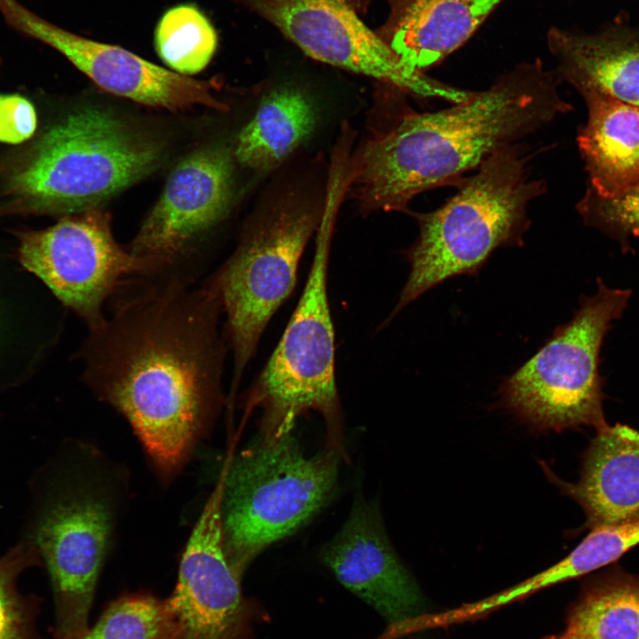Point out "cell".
Segmentation results:
<instances>
[{
	"mask_svg": "<svg viewBox=\"0 0 639 639\" xmlns=\"http://www.w3.org/2000/svg\"><path fill=\"white\" fill-rule=\"evenodd\" d=\"M162 272L127 279L91 334L84 377L129 422L159 473L174 476L225 404L228 350L210 279L189 284Z\"/></svg>",
	"mask_w": 639,
	"mask_h": 639,
	"instance_id": "6da1fadb",
	"label": "cell"
},
{
	"mask_svg": "<svg viewBox=\"0 0 639 639\" xmlns=\"http://www.w3.org/2000/svg\"><path fill=\"white\" fill-rule=\"evenodd\" d=\"M571 108L540 60L519 65L467 100L408 114L368 142L355 177L359 197L368 209L404 210L417 194L461 180Z\"/></svg>",
	"mask_w": 639,
	"mask_h": 639,
	"instance_id": "7a4b0ae2",
	"label": "cell"
},
{
	"mask_svg": "<svg viewBox=\"0 0 639 639\" xmlns=\"http://www.w3.org/2000/svg\"><path fill=\"white\" fill-rule=\"evenodd\" d=\"M28 544L49 572L54 639L81 635L130 493L127 469L90 443L73 442L50 464Z\"/></svg>",
	"mask_w": 639,
	"mask_h": 639,
	"instance_id": "3957f363",
	"label": "cell"
},
{
	"mask_svg": "<svg viewBox=\"0 0 639 639\" xmlns=\"http://www.w3.org/2000/svg\"><path fill=\"white\" fill-rule=\"evenodd\" d=\"M527 161L519 145L502 147L459 180L444 205L416 216L419 235L406 251L410 272L387 322L430 288L476 274L495 249L523 241L528 206L545 191L529 178Z\"/></svg>",
	"mask_w": 639,
	"mask_h": 639,
	"instance_id": "277c9868",
	"label": "cell"
},
{
	"mask_svg": "<svg viewBox=\"0 0 639 639\" xmlns=\"http://www.w3.org/2000/svg\"><path fill=\"white\" fill-rule=\"evenodd\" d=\"M163 147L114 114L77 110L37 140L14 170L11 192L25 207L67 216L99 208L161 162Z\"/></svg>",
	"mask_w": 639,
	"mask_h": 639,
	"instance_id": "5b68a950",
	"label": "cell"
},
{
	"mask_svg": "<svg viewBox=\"0 0 639 639\" xmlns=\"http://www.w3.org/2000/svg\"><path fill=\"white\" fill-rule=\"evenodd\" d=\"M334 211L323 212L315 252L297 305L271 357L244 398V414L263 411L260 438L275 442L289 434L297 417L319 413L327 429L326 447L347 459L335 382V331L327 272Z\"/></svg>",
	"mask_w": 639,
	"mask_h": 639,
	"instance_id": "8992f818",
	"label": "cell"
},
{
	"mask_svg": "<svg viewBox=\"0 0 639 639\" xmlns=\"http://www.w3.org/2000/svg\"><path fill=\"white\" fill-rule=\"evenodd\" d=\"M341 454L306 457L291 434L256 441L222 469L221 517L229 563L241 577L254 558L291 534L331 497Z\"/></svg>",
	"mask_w": 639,
	"mask_h": 639,
	"instance_id": "52a82bcc",
	"label": "cell"
},
{
	"mask_svg": "<svg viewBox=\"0 0 639 639\" xmlns=\"http://www.w3.org/2000/svg\"><path fill=\"white\" fill-rule=\"evenodd\" d=\"M629 290L604 284L584 298L572 320L501 384V400L537 430L556 431L607 424L603 412L599 352L611 322L622 314Z\"/></svg>",
	"mask_w": 639,
	"mask_h": 639,
	"instance_id": "ba28073f",
	"label": "cell"
},
{
	"mask_svg": "<svg viewBox=\"0 0 639 639\" xmlns=\"http://www.w3.org/2000/svg\"><path fill=\"white\" fill-rule=\"evenodd\" d=\"M321 217L312 206H280L254 224L209 279L225 315L233 400L272 315L293 292L302 255Z\"/></svg>",
	"mask_w": 639,
	"mask_h": 639,
	"instance_id": "9c48e42d",
	"label": "cell"
},
{
	"mask_svg": "<svg viewBox=\"0 0 639 639\" xmlns=\"http://www.w3.org/2000/svg\"><path fill=\"white\" fill-rule=\"evenodd\" d=\"M18 256L90 329L104 319V305L129 278L167 270L134 255L114 239L111 219L100 208L66 216L55 225L23 233Z\"/></svg>",
	"mask_w": 639,
	"mask_h": 639,
	"instance_id": "30bf717a",
	"label": "cell"
},
{
	"mask_svg": "<svg viewBox=\"0 0 639 639\" xmlns=\"http://www.w3.org/2000/svg\"><path fill=\"white\" fill-rule=\"evenodd\" d=\"M311 58L360 73L414 95L458 104L461 90L406 66L346 0H241Z\"/></svg>",
	"mask_w": 639,
	"mask_h": 639,
	"instance_id": "8fae6325",
	"label": "cell"
},
{
	"mask_svg": "<svg viewBox=\"0 0 639 639\" xmlns=\"http://www.w3.org/2000/svg\"><path fill=\"white\" fill-rule=\"evenodd\" d=\"M220 475L181 556L176 588L167 599L178 639H256V625L270 620L264 607L241 590L225 553Z\"/></svg>",
	"mask_w": 639,
	"mask_h": 639,
	"instance_id": "7c38bea8",
	"label": "cell"
},
{
	"mask_svg": "<svg viewBox=\"0 0 639 639\" xmlns=\"http://www.w3.org/2000/svg\"><path fill=\"white\" fill-rule=\"evenodd\" d=\"M0 13L11 28L60 52L107 92L172 112L196 105L225 108L213 95L218 87L216 79H193L122 47L83 37L45 20L17 0H0Z\"/></svg>",
	"mask_w": 639,
	"mask_h": 639,
	"instance_id": "4fadbf2b",
	"label": "cell"
},
{
	"mask_svg": "<svg viewBox=\"0 0 639 639\" xmlns=\"http://www.w3.org/2000/svg\"><path fill=\"white\" fill-rule=\"evenodd\" d=\"M232 174V157L224 147L203 148L184 158L168 177L130 251L170 269L225 215Z\"/></svg>",
	"mask_w": 639,
	"mask_h": 639,
	"instance_id": "5bb4252c",
	"label": "cell"
},
{
	"mask_svg": "<svg viewBox=\"0 0 639 639\" xmlns=\"http://www.w3.org/2000/svg\"><path fill=\"white\" fill-rule=\"evenodd\" d=\"M339 582L372 606L395 633L422 615V596L393 550L375 505L359 499L321 551Z\"/></svg>",
	"mask_w": 639,
	"mask_h": 639,
	"instance_id": "9a60e30c",
	"label": "cell"
},
{
	"mask_svg": "<svg viewBox=\"0 0 639 639\" xmlns=\"http://www.w3.org/2000/svg\"><path fill=\"white\" fill-rule=\"evenodd\" d=\"M545 470L581 506L587 528L639 520V432L635 429L619 423L597 429L576 483L564 482L548 468Z\"/></svg>",
	"mask_w": 639,
	"mask_h": 639,
	"instance_id": "2e32d148",
	"label": "cell"
},
{
	"mask_svg": "<svg viewBox=\"0 0 639 639\" xmlns=\"http://www.w3.org/2000/svg\"><path fill=\"white\" fill-rule=\"evenodd\" d=\"M548 44L561 77L639 108V34L611 28L584 35L552 28Z\"/></svg>",
	"mask_w": 639,
	"mask_h": 639,
	"instance_id": "e0dca14e",
	"label": "cell"
},
{
	"mask_svg": "<svg viewBox=\"0 0 639 639\" xmlns=\"http://www.w3.org/2000/svg\"><path fill=\"white\" fill-rule=\"evenodd\" d=\"M503 0H401L386 43L409 67L422 72L462 45Z\"/></svg>",
	"mask_w": 639,
	"mask_h": 639,
	"instance_id": "ac0fdd59",
	"label": "cell"
},
{
	"mask_svg": "<svg viewBox=\"0 0 639 639\" xmlns=\"http://www.w3.org/2000/svg\"><path fill=\"white\" fill-rule=\"evenodd\" d=\"M581 94L588 113L578 145L589 190L611 197L639 183V108L596 91Z\"/></svg>",
	"mask_w": 639,
	"mask_h": 639,
	"instance_id": "d6986e66",
	"label": "cell"
},
{
	"mask_svg": "<svg viewBox=\"0 0 639 639\" xmlns=\"http://www.w3.org/2000/svg\"><path fill=\"white\" fill-rule=\"evenodd\" d=\"M315 121L314 107L304 94L294 89L273 91L241 131L235 157L245 167L271 170L311 134Z\"/></svg>",
	"mask_w": 639,
	"mask_h": 639,
	"instance_id": "ffe728a7",
	"label": "cell"
},
{
	"mask_svg": "<svg viewBox=\"0 0 639 639\" xmlns=\"http://www.w3.org/2000/svg\"><path fill=\"white\" fill-rule=\"evenodd\" d=\"M557 639H639V576L616 571L590 583Z\"/></svg>",
	"mask_w": 639,
	"mask_h": 639,
	"instance_id": "44dd1931",
	"label": "cell"
},
{
	"mask_svg": "<svg viewBox=\"0 0 639 639\" xmlns=\"http://www.w3.org/2000/svg\"><path fill=\"white\" fill-rule=\"evenodd\" d=\"M155 49L174 72L189 76L203 70L213 57L217 32L204 13L193 4L169 9L159 20Z\"/></svg>",
	"mask_w": 639,
	"mask_h": 639,
	"instance_id": "7402d4cb",
	"label": "cell"
},
{
	"mask_svg": "<svg viewBox=\"0 0 639 639\" xmlns=\"http://www.w3.org/2000/svg\"><path fill=\"white\" fill-rule=\"evenodd\" d=\"M179 634L167 599L140 593L114 600L92 627L65 639H178Z\"/></svg>",
	"mask_w": 639,
	"mask_h": 639,
	"instance_id": "603a6c76",
	"label": "cell"
},
{
	"mask_svg": "<svg viewBox=\"0 0 639 639\" xmlns=\"http://www.w3.org/2000/svg\"><path fill=\"white\" fill-rule=\"evenodd\" d=\"M34 565H43L34 547L24 541L0 558V639H42L36 629L39 602L22 595L19 575Z\"/></svg>",
	"mask_w": 639,
	"mask_h": 639,
	"instance_id": "cb8c5ba5",
	"label": "cell"
},
{
	"mask_svg": "<svg viewBox=\"0 0 639 639\" xmlns=\"http://www.w3.org/2000/svg\"><path fill=\"white\" fill-rule=\"evenodd\" d=\"M578 209L588 224L612 234L639 235V183L611 197L588 189Z\"/></svg>",
	"mask_w": 639,
	"mask_h": 639,
	"instance_id": "d4e9b609",
	"label": "cell"
}]
</instances>
